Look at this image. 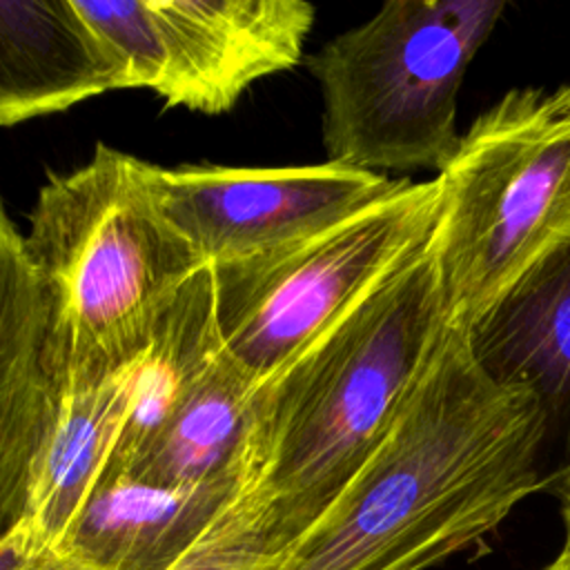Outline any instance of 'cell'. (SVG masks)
<instances>
[{
    "label": "cell",
    "instance_id": "obj_19",
    "mask_svg": "<svg viewBox=\"0 0 570 570\" xmlns=\"http://www.w3.org/2000/svg\"><path fill=\"white\" fill-rule=\"evenodd\" d=\"M546 570H570V546H563L561 552L554 557V561Z\"/></svg>",
    "mask_w": 570,
    "mask_h": 570
},
{
    "label": "cell",
    "instance_id": "obj_11",
    "mask_svg": "<svg viewBox=\"0 0 570 570\" xmlns=\"http://www.w3.org/2000/svg\"><path fill=\"white\" fill-rule=\"evenodd\" d=\"M116 89L120 71L73 0H0V125Z\"/></svg>",
    "mask_w": 570,
    "mask_h": 570
},
{
    "label": "cell",
    "instance_id": "obj_14",
    "mask_svg": "<svg viewBox=\"0 0 570 570\" xmlns=\"http://www.w3.org/2000/svg\"><path fill=\"white\" fill-rule=\"evenodd\" d=\"M212 269L196 272L160 314L136 365L129 414L105 474L127 472L158 434L180 396L220 352Z\"/></svg>",
    "mask_w": 570,
    "mask_h": 570
},
{
    "label": "cell",
    "instance_id": "obj_13",
    "mask_svg": "<svg viewBox=\"0 0 570 570\" xmlns=\"http://www.w3.org/2000/svg\"><path fill=\"white\" fill-rule=\"evenodd\" d=\"M254 392L256 387L220 347L122 474L160 488L245 483Z\"/></svg>",
    "mask_w": 570,
    "mask_h": 570
},
{
    "label": "cell",
    "instance_id": "obj_10",
    "mask_svg": "<svg viewBox=\"0 0 570 570\" xmlns=\"http://www.w3.org/2000/svg\"><path fill=\"white\" fill-rule=\"evenodd\" d=\"M470 332L485 370L539 403L546 488H557L570 476V245L530 272Z\"/></svg>",
    "mask_w": 570,
    "mask_h": 570
},
{
    "label": "cell",
    "instance_id": "obj_17",
    "mask_svg": "<svg viewBox=\"0 0 570 570\" xmlns=\"http://www.w3.org/2000/svg\"><path fill=\"white\" fill-rule=\"evenodd\" d=\"M38 570H102V568L85 563V561H80L76 557H69L65 552H58L45 566H40Z\"/></svg>",
    "mask_w": 570,
    "mask_h": 570
},
{
    "label": "cell",
    "instance_id": "obj_5",
    "mask_svg": "<svg viewBox=\"0 0 570 570\" xmlns=\"http://www.w3.org/2000/svg\"><path fill=\"white\" fill-rule=\"evenodd\" d=\"M138 163L98 142L82 167L49 176L20 232L80 347L118 367L142 358L165 307L207 267L151 203Z\"/></svg>",
    "mask_w": 570,
    "mask_h": 570
},
{
    "label": "cell",
    "instance_id": "obj_3",
    "mask_svg": "<svg viewBox=\"0 0 570 570\" xmlns=\"http://www.w3.org/2000/svg\"><path fill=\"white\" fill-rule=\"evenodd\" d=\"M136 365L87 354L51 287L0 225V517L62 552L129 414Z\"/></svg>",
    "mask_w": 570,
    "mask_h": 570
},
{
    "label": "cell",
    "instance_id": "obj_1",
    "mask_svg": "<svg viewBox=\"0 0 570 570\" xmlns=\"http://www.w3.org/2000/svg\"><path fill=\"white\" fill-rule=\"evenodd\" d=\"M546 488L534 396L448 325L385 436L327 514L258 570H428Z\"/></svg>",
    "mask_w": 570,
    "mask_h": 570
},
{
    "label": "cell",
    "instance_id": "obj_9",
    "mask_svg": "<svg viewBox=\"0 0 570 570\" xmlns=\"http://www.w3.org/2000/svg\"><path fill=\"white\" fill-rule=\"evenodd\" d=\"M165 47L156 96L216 116L261 78L305 60L316 9L305 0H149Z\"/></svg>",
    "mask_w": 570,
    "mask_h": 570
},
{
    "label": "cell",
    "instance_id": "obj_12",
    "mask_svg": "<svg viewBox=\"0 0 570 570\" xmlns=\"http://www.w3.org/2000/svg\"><path fill=\"white\" fill-rule=\"evenodd\" d=\"M245 483L160 488L127 474H105L62 552L102 570H171Z\"/></svg>",
    "mask_w": 570,
    "mask_h": 570
},
{
    "label": "cell",
    "instance_id": "obj_4",
    "mask_svg": "<svg viewBox=\"0 0 570 570\" xmlns=\"http://www.w3.org/2000/svg\"><path fill=\"white\" fill-rule=\"evenodd\" d=\"M436 180L430 249L448 323L474 330L570 245V82L503 94L461 134Z\"/></svg>",
    "mask_w": 570,
    "mask_h": 570
},
{
    "label": "cell",
    "instance_id": "obj_15",
    "mask_svg": "<svg viewBox=\"0 0 570 570\" xmlns=\"http://www.w3.org/2000/svg\"><path fill=\"white\" fill-rule=\"evenodd\" d=\"M114 65L122 89L158 91L165 78V47L149 0H73Z\"/></svg>",
    "mask_w": 570,
    "mask_h": 570
},
{
    "label": "cell",
    "instance_id": "obj_8",
    "mask_svg": "<svg viewBox=\"0 0 570 570\" xmlns=\"http://www.w3.org/2000/svg\"><path fill=\"white\" fill-rule=\"evenodd\" d=\"M140 180L163 218L212 267L292 245L365 209L403 178L338 163L305 167H160Z\"/></svg>",
    "mask_w": 570,
    "mask_h": 570
},
{
    "label": "cell",
    "instance_id": "obj_7",
    "mask_svg": "<svg viewBox=\"0 0 570 570\" xmlns=\"http://www.w3.org/2000/svg\"><path fill=\"white\" fill-rule=\"evenodd\" d=\"M441 212L434 178H407L365 209L292 245L212 265L214 314L227 356L263 385L410 256Z\"/></svg>",
    "mask_w": 570,
    "mask_h": 570
},
{
    "label": "cell",
    "instance_id": "obj_2",
    "mask_svg": "<svg viewBox=\"0 0 570 570\" xmlns=\"http://www.w3.org/2000/svg\"><path fill=\"white\" fill-rule=\"evenodd\" d=\"M448 325L428 243L256 387L247 494L263 512V563L307 534L347 490Z\"/></svg>",
    "mask_w": 570,
    "mask_h": 570
},
{
    "label": "cell",
    "instance_id": "obj_6",
    "mask_svg": "<svg viewBox=\"0 0 570 570\" xmlns=\"http://www.w3.org/2000/svg\"><path fill=\"white\" fill-rule=\"evenodd\" d=\"M503 9V0H392L305 56L327 160L439 174L461 142V82Z\"/></svg>",
    "mask_w": 570,
    "mask_h": 570
},
{
    "label": "cell",
    "instance_id": "obj_18",
    "mask_svg": "<svg viewBox=\"0 0 570 570\" xmlns=\"http://www.w3.org/2000/svg\"><path fill=\"white\" fill-rule=\"evenodd\" d=\"M554 492L561 497V512H563V523H566V543L563 546H570V476H566L554 488Z\"/></svg>",
    "mask_w": 570,
    "mask_h": 570
},
{
    "label": "cell",
    "instance_id": "obj_16",
    "mask_svg": "<svg viewBox=\"0 0 570 570\" xmlns=\"http://www.w3.org/2000/svg\"><path fill=\"white\" fill-rule=\"evenodd\" d=\"M263 559V514L243 488L171 570H258Z\"/></svg>",
    "mask_w": 570,
    "mask_h": 570
}]
</instances>
